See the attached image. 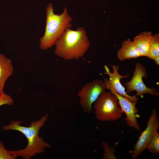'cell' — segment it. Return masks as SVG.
Here are the masks:
<instances>
[{
	"instance_id": "8992f818",
	"label": "cell",
	"mask_w": 159,
	"mask_h": 159,
	"mask_svg": "<svg viewBox=\"0 0 159 159\" xmlns=\"http://www.w3.org/2000/svg\"><path fill=\"white\" fill-rule=\"evenodd\" d=\"M147 78V74L145 67L139 63L136 64L133 76L129 82L124 83L127 94L133 91L138 96L149 94L153 96H159V93L154 87H148L143 82V77Z\"/></svg>"
},
{
	"instance_id": "52a82bcc",
	"label": "cell",
	"mask_w": 159,
	"mask_h": 159,
	"mask_svg": "<svg viewBox=\"0 0 159 159\" xmlns=\"http://www.w3.org/2000/svg\"><path fill=\"white\" fill-rule=\"evenodd\" d=\"M159 128V118L157 116L156 109L153 108L151 115L147 123L146 128L141 133L135 144L131 157L136 158L147 148L155 131Z\"/></svg>"
},
{
	"instance_id": "9a60e30c",
	"label": "cell",
	"mask_w": 159,
	"mask_h": 159,
	"mask_svg": "<svg viewBox=\"0 0 159 159\" xmlns=\"http://www.w3.org/2000/svg\"><path fill=\"white\" fill-rule=\"evenodd\" d=\"M117 143H116L113 148L110 147L109 144L105 142L102 143V146L104 150V155L102 158L103 159H117V158L114 154L115 148Z\"/></svg>"
},
{
	"instance_id": "30bf717a",
	"label": "cell",
	"mask_w": 159,
	"mask_h": 159,
	"mask_svg": "<svg viewBox=\"0 0 159 159\" xmlns=\"http://www.w3.org/2000/svg\"><path fill=\"white\" fill-rule=\"evenodd\" d=\"M117 58L121 61L142 56L133 41H131L129 39L122 42L121 48L117 51Z\"/></svg>"
},
{
	"instance_id": "6da1fadb",
	"label": "cell",
	"mask_w": 159,
	"mask_h": 159,
	"mask_svg": "<svg viewBox=\"0 0 159 159\" xmlns=\"http://www.w3.org/2000/svg\"><path fill=\"white\" fill-rule=\"evenodd\" d=\"M47 113L36 121L31 122L29 127L21 126L20 121H11L10 124L3 126L4 130H14L22 133L26 138L28 143L26 147L17 150H8L11 155L15 157L20 156L24 159L32 157L45 151V149L51 148V145L39 136V132L47 120Z\"/></svg>"
},
{
	"instance_id": "ba28073f",
	"label": "cell",
	"mask_w": 159,
	"mask_h": 159,
	"mask_svg": "<svg viewBox=\"0 0 159 159\" xmlns=\"http://www.w3.org/2000/svg\"><path fill=\"white\" fill-rule=\"evenodd\" d=\"M104 81L105 84L106 89L109 90L117 97L120 105L126 114V117L125 118V120L126 122L127 125L130 127H132L140 131V128L136 117V114L138 112V109L136 107L138 100L131 102L117 93L111 85L108 82L107 79L104 78Z\"/></svg>"
},
{
	"instance_id": "277c9868",
	"label": "cell",
	"mask_w": 159,
	"mask_h": 159,
	"mask_svg": "<svg viewBox=\"0 0 159 159\" xmlns=\"http://www.w3.org/2000/svg\"><path fill=\"white\" fill-rule=\"evenodd\" d=\"M95 117L101 121H114L120 118L123 111L117 96L111 92L105 91L94 102Z\"/></svg>"
},
{
	"instance_id": "ac0fdd59",
	"label": "cell",
	"mask_w": 159,
	"mask_h": 159,
	"mask_svg": "<svg viewBox=\"0 0 159 159\" xmlns=\"http://www.w3.org/2000/svg\"><path fill=\"white\" fill-rule=\"evenodd\" d=\"M153 60L155 61L156 64L158 66L159 65V56L157 57Z\"/></svg>"
},
{
	"instance_id": "8fae6325",
	"label": "cell",
	"mask_w": 159,
	"mask_h": 159,
	"mask_svg": "<svg viewBox=\"0 0 159 159\" xmlns=\"http://www.w3.org/2000/svg\"><path fill=\"white\" fill-rule=\"evenodd\" d=\"M153 34L150 32H143L135 36L133 41L142 56H148L149 54Z\"/></svg>"
},
{
	"instance_id": "9c48e42d",
	"label": "cell",
	"mask_w": 159,
	"mask_h": 159,
	"mask_svg": "<svg viewBox=\"0 0 159 159\" xmlns=\"http://www.w3.org/2000/svg\"><path fill=\"white\" fill-rule=\"evenodd\" d=\"M104 67L105 72H104L103 73L109 76L110 79L108 80V81L117 93L132 102L138 100L139 98L137 97L138 96L137 94L134 96L128 95L125 91V88L120 83V79L127 78L129 76V74L126 75H122L120 74L118 72L119 68L118 66L113 65L111 66L113 70L112 73L110 72L106 65H105Z\"/></svg>"
},
{
	"instance_id": "7a4b0ae2",
	"label": "cell",
	"mask_w": 159,
	"mask_h": 159,
	"mask_svg": "<svg viewBox=\"0 0 159 159\" xmlns=\"http://www.w3.org/2000/svg\"><path fill=\"white\" fill-rule=\"evenodd\" d=\"M54 54L65 60L79 59L89 49L90 43L82 27L67 29L55 44Z\"/></svg>"
},
{
	"instance_id": "e0dca14e",
	"label": "cell",
	"mask_w": 159,
	"mask_h": 159,
	"mask_svg": "<svg viewBox=\"0 0 159 159\" xmlns=\"http://www.w3.org/2000/svg\"><path fill=\"white\" fill-rule=\"evenodd\" d=\"M13 103V99L10 95L4 92L0 94V106L4 105L9 106Z\"/></svg>"
},
{
	"instance_id": "4fadbf2b",
	"label": "cell",
	"mask_w": 159,
	"mask_h": 159,
	"mask_svg": "<svg viewBox=\"0 0 159 159\" xmlns=\"http://www.w3.org/2000/svg\"><path fill=\"white\" fill-rule=\"evenodd\" d=\"M158 56H159V34L156 33L153 36L150 50L147 57L154 59Z\"/></svg>"
},
{
	"instance_id": "5b68a950",
	"label": "cell",
	"mask_w": 159,
	"mask_h": 159,
	"mask_svg": "<svg viewBox=\"0 0 159 159\" xmlns=\"http://www.w3.org/2000/svg\"><path fill=\"white\" fill-rule=\"evenodd\" d=\"M106 89L104 81L98 79L89 82L83 86L77 95L84 112L88 114L92 113V104Z\"/></svg>"
},
{
	"instance_id": "7c38bea8",
	"label": "cell",
	"mask_w": 159,
	"mask_h": 159,
	"mask_svg": "<svg viewBox=\"0 0 159 159\" xmlns=\"http://www.w3.org/2000/svg\"><path fill=\"white\" fill-rule=\"evenodd\" d=\"M14 72L11 60L0 54V94L4 93V89L7 79Z\"/></svg>"
},
{
	"instance_id": "5bb4252c",
	"label": "cell",
	"mask_w": 159,
	"mask_h": 159,
	"mask_svg": "<svg viewBox=\"0 0 159 159\" xmlns=\"http://www.w3.org/2000/svg\"><path fill=\"white\" fill-rule=\"evenodd\" d=\"M148 149L152 153H158L159 152V134L157 131L154 133L152 138L148 145Z\"/></svg>"
},
{
	"instance_id": "2e32d148",
	"label": "cell",
	"mask_w": 159,
	"mask_h": 159,
	"mask_svg": "<svg viewBox=\"0 0 159 159\" xmlns=\"http://www.w3.org/2000/svg\"><path fill=\"white\" fill-rule=\"evenodd\" d=\"M17 158L10 154L9 151L5 148L3 142L0 141V159H16Z\"/></svg>"
},
{
	"instance_id": "3957f363",
	"label": "cell",
	"mask_w": 159,
	"mask_h": 159,
	"mask_svg": "<svg viewBox=\"0 0 159 159\" xmlns=\"http://www.w3.org/2000/svg\"><path fill=\"white\" fill-rule=\"evenodd\" d=\"M52 4L49 3L46 9V26L44 34L39 40V47L45 50L55 44L68 28L72 26V18L68 13L66 8L60 14H55Z\"/></svg>"
}]
</instances>
